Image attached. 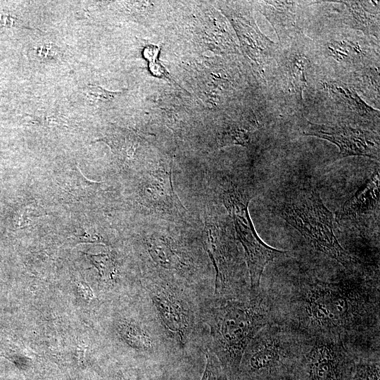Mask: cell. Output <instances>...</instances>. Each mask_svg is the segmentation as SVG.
Here are the masks:
<instances>
[{
  "label": "cell",
  "mask_w": 380,
  "mask_h": 380,
  "mask_svg": "<svg viewBox=\"0 0 380 380\" xmlns=\"http://www.w3.org/2000/svg\"><path fill=\"white\" fill-rule=\"evenodd\" d=\"M298 270L261 287L272 322L303 337L341 338L360 356L380 350L379 277L360 268L330 277L302 265Z\"/></svg>",
  "instance_id": "cell-1"
},
{
  "label": "cell",
  "mask_w": 380,
  "mask_h": 380,
  "mask_svg": "<svg viewBox=\"0 0 380 380\" xmlns=\"http://www.w3.org/2000/svg\"><path fill=\"white\" fill-rule=\"evenodd\" d=\"M201 317L205 330L203 352L208 350L230 380H236L245 349L256 334L272 321L267 296L228 298L213 294L203 299Z\"/></svg>",
  "instance_id": "cell-2"
},
{
  "label": "cell",
  "mask_w": 380,
  "mask_h": 380,
  "mask_svg": "<svg viewBox=\"0 0 380 380\" xmlns=\"http://www.w3.org/2000/svg\"><path fill=\"white\" fill-rule=\"evenodd\" d=\"M141 293L180 356L203 350L201 303L205 297L177 283L146 277Z\"/></svg>",
  "instance_id": "cell-3"
},
{
  "label": "cell",
  "mask_w": 380,
  "mask_h": 380,
  "mask_svg": "<svg viewBox=\"0 0 380 380\" xmlns=\"http://www.w3.org/2000/svg\"><path fill=\"white\" fill-rule=\"evenodd\" d=\"M277 215L298 230L317 251L347 269L359 262L338 242L334 232L333 215L324 205L317 188L301 184L274 199Z\"/></svg>",
  "instance_id": "cell-4"
},
{
  "label": "cell",
  "mask_w": 380,
  "mask_h": 380,
  "mask_svg": "<svg viewBox=\"0 0 380 380\" xmlns=\"http://www.w3.org/2000/svg\"><path fill=\"white\" fill-rule=\"evenodd\" d=\"M302 338L272 321L247 346L236 379H260L293 372Z\"/></svg>",
  "instance_id": "cell-5"
},
{
  "label": "cell",
  "mask_w": 380,
  "mask_h": 380,
  "mask_svg": "<svg viewBox=\"0 0 380 380\" xmlns=\"http://www.w3.org/2000/svg\"><path fill=\"white\" fill-rule=\"evenodd\" d=\"M115 318L113 334L118 342L136 355L148 360H167L180 355L166 336L141 293L131 311Z\"/></svg>",
  "instance_id": "cell-6"
},
{
  "label": "cell",
  "mask_w": 380,
  "mask_h": 380,
  "mask_svg": "<svg viewBox=\"0 0 380 380\" xmlns=\"http://www.w3.org/2000/svg\"><path fill=\"white\" fill-rule=\"evenodd\" d=\"M359 357L341 338L303 337L293 374L296 380H350Z\"/></svg>",
  "instance_id": "cell-7"
},
{
  "label": "cell",
  "mask_w": 380,
  "mask_h": 380,
  "mask_svg": "<svg viewBox=\"0 0 380 380\" xmlns=\"http://www.w3.org/2000/svg\"><path fill=\"white\" fill-rule=\"evenodd\" d=\"M222 198L243 248L250 295L254 296L260 291L261 279L265 267L274 259L286 255V251L268 246L258 235L248 213L251 196L231 185L224 191Z\"/></svg>",
  "instance_id": "cell-8"
},
{
  "label": "cell",
  "mask_w": 380,
  "mask_h": 380,
  "mask_svg": "<svg viewBox=\"0 0 380 380\" xmlns=\"http://www.w3.org/2000/svg\"><path fill=\"white\" fill-rule=\"evenodd\" d=\"M203 243L215 272L213 295L228 298L251 296L249 280L243 273L236 248L209 221L205 222Z\"/></svg>",
  "instance_id": "cell-9"
},
{
  "label": "cell",
  "mask_w": 380,
  "mask_h": 380,
  "mask_svg": "<svg viewBox=\"0 0 380 380\" xmlns=\"http://www.w3.org/2000/svg\"><path fill=\"white\" fill-rule=\"evenodd\" d=\"M308 136L326 139L339 148L340 158L362 156L379 159V137L372 132L347 125H319L308 122L303 130Z\"/></svg>",
  "instance_id": "cell-10"
},
{
  "label": "cell",
  "mask_w": 380,
  "mask_h": 380,
  "mask_svg": "<svg viewBox=\"0 0 380 380\" xmlns=\"http://www.w3.org/2000/svg\"><path fill=\"white\" fill-rule=\"evenodd\" d=\"M252 17L232 16V23L240 40L243 52L264 77V68L270 61L274 43L265 36Z\"/></svg>",
  "instance_id": "cell-11"
},
{
  "label": "cell",
  "mask_w": 380,
  "mask_h": 380,
  "mask_svg": "<svg viewBox=\"0 0 380 380\" xmlns=\"http://www.w3.org/2000/svg\"><path fill=\"white\" fill-rule=\"evenodd\" d=\"M141 194L144 203L152 208L168 213L184 210L173 188L171 168L151 172L143 183Z\"/></svg>",
  "instance_id": "cell-12"
},
{
  "label": "cell",
  "mask_w": 380,
  "mask_h": 380,
  "mask_svg": "<svg viewBox=\"0 0 380 380\" xmlns=\"http://www.w3.org/2000/svg\"><path fill=\"white\" fill-rule=\"evenodd\" d=\"M346 6L347 24L351 27L362 31L365 34L376 37L379 33V4L373 1H341Z\"/></svg>",
  "instance_id": "cell-13"
},
{
  "label": "cell",
  "mask_w": 380,
  "mask_h": 380,
  "mask_svg": "<svg viewBox=\"0 0 380 380\" xmlns=\"http://www.w3.org/2000/svg\"><path fill=\"white\" fill-rule=\"evenodd\" d=\"M260 11L269 20L280 41L289 35L296 25L295 1H262Z\"/></svg>",
  "instance_id": "cell-14"
},
{
  "label": "cell",
  "mask_w": 380,
  "mask_h": 380,
  "mask_svg": "<svg viewBox=\"0 0 380 380\" xmlns=\"http://www.w3.org/2000/svg\"><path fill=\"white\" fill-rule=\"evenodd\" d=\"M379 199V173L376 172L342 206L339 219L349 218L372 210Z\"/></svg>",
  "instance_id": "cell-15"
},
{
  "label": "cell",
  "mask_w": 380,
  "mask_h": 380,
  "mask_svg": "<svg viewBox=\"0 0 380 380\" xmlns=\"http://www.w3.org/2000/svg\"><path fill=\"white\" fill-rule=\"evenodd\" d=\"M324 87L344 109L366 119L379 118V112L363 101L352 87L336 82L325 83Z\"/></svg>",
  "instance_id": "cell-16"
},
{
  "label": "cell",
  "mask_w": 380,
  "mask_h": 380,
  "mask_svg": "<svg viewBox=\"0 0 380 380\" xmlns=\"http://www.w3.org/2000/svg\"><path fill=\"white\" fill-rule=\"evenodd\" d=\"M97 141L105 142L114 154L122 160L132 159L139 146L137 134L125 128H115Z\"/></svg>",
  "instance_id": "cell-17"
},
{
  "label": "cell",
  "mask_w": 380,
  "mask_h": 380,
  "mask_svg": "<svg viewBox=\"0 0 380 380\" xmlns=\"http://www.w3.org/2000/svg\"><path fill=\"white\" fill-rule=\"evenodd\" d=\"M379 352L360 356L350 380H380Z\"/></svg>",
  "instance_id": "cell-18"
},
{
  "label": "cell",
  "mask_w": 380,
  "mask_h": 380,
  "mask_svg": "<svg viewBox=\"0 0 380 380\" xmlns=\"http://www.w3.org/2000/svg\"><path fill=\"white\" fill-rule=\"evenodd\" d=\"M308 64V59L301 54L293 55L289 61L291 80L300 99H302L303 91L306 86L305 70Z\"/></svg>",
  "instance_id": "cell-19"
},
{
  "label": "cell",
  "mask_w": 380,
  "mask_h": 380,
  "mask_svg": "<svg viewBox=\"0 0 380 380\" xmlns=\"http://www.w3.org/2000/svg\"><path fill=\"white\" fill-rule=\"evenodd\" d=\"M103 281L114 286L117 281L118 267L114 257L108 253L89 255Z\"/></svg>",
  "instance_id": "cell-20"
},
{
  "label": "cell",
  "mask_w": 380,
  "mask_h": 380,
  "mask_svg": "<svg viewBox=\"0 0 380 380\" xmlns=\"http://www.w3.org/2000/svg\"><path fill=\"white\" fill-rule=\"evenodd\" d=\"M328 49L331 56L342 62H355L362 54L360 46L350 41H335L328 46Z\"/></svg>",
  "instance_id": "cell-21"
},
{
  "label": "cell",
  "mask_w": 380,
  "mask_h": 380,
  "mask_svg": "<svg viewBox=\"0 0 380 380\" xmlns=\"http://www.w3.org/2000/svg\"><path fill=\"white\" fill-rule=\"evenodd\" d=\"M249 141L248 129L236 124L229 125L223 131L220 138L222 146L231 144L247 146Z\"/></svg>",
  "instance_id": "cell-22"
},
{
  "label": "cell",
  "mask_w": 380,
  "mask_h": 380,
  "mask_svg": "<svg viewBox=\"0 0 380 380\" xmlns=\"http://www.w3.org/2000/svg\"><path fill=\"white\" fill-rule=\"evenodd\" d=\"M87 100L91 103H105L113 100L122 91H111L95 84H89L83 89Z\"/></svg>",
  "instance_id": "cell-23"
},
{
  "label": "cell",
  "mask_w": 380,
  "mask_h": 380,
  "mask_svg": "<svg viewBox=\"0 0 380 380\" xmlns=\"http://www.w3.org/2000/svg\"><path fill=\"white\" fill-rule=\"evenodd\" d=\"M36 53L37 56L41 58H49L50 57H54L57 51L53 49V46H51L49 44L41 45L36 49Z\"/></svg>",
  "instance_id": "cell-24"
},
{
  "label": "cell",
  "mask_w": 380,
  "mask_h": 380,
  "mask_svg": "<svg viewBox=\"0 0 380 380\" xmlns=\"http://www.w3.org/2000/svg\"><path fill=\"white\" fill-rule=\"evenodd\" d=\"M236 380H249V379H236ZM253 380H296V379L293 372H291V373L284 374V375L271 376V377L260 379H253Z\"/></svg>",
  "instance_id": "cell-25"
}]
</instances>
